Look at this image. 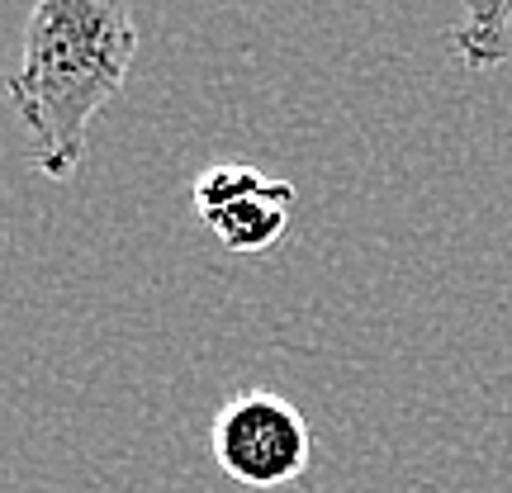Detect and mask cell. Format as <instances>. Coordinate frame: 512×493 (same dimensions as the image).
<instances>
[{
  "label": "cell",
  "mask_w": 512,
  "mask_h": 493,
  "mask_svg": "<svg viewBox=\"0 0 512 493\" xmlns=\"http://www.w3.org/2000/svg\"><path fill=\"white\" fill-rule=\"evenodd\" d=\"M508 24H512V0H460V24L451 34L460 62L475 67V72L503 67L512 57Z\"/></svg>",
  "instance_id": "obj_4"
},
{
  "label": "cell",
  "mask_w": 512,
  "mask_h": 493,
  "mask_svg": "<svg viewBox=\"0 0 512 493\" xmlns=\"http://www.w3.org/2000/svg\"><path fill=\"white\" fill-rule=\"evenodd\" d=\"M133 57V0H34L19 67L5 81L34 171L67 181L86 162L91 124L119 95Z\"/></svg>",
  "instance_id": "obj_1"
},
{
  "label": "cell",
  "mask_w": 512,
  "mask_h": 493,
  "mask_svg": "<svg viewBox=\"0 0 512 493\" xmlns=\"http://www.w3.org/2000/svg\"><path fill=\"white\" fill-rule=\"evenodd\" d=\"M219 470L242 489H280L309 470L313 432L285 394L242 389L214 413L209 432Z\"/></svg>",
  "instance_id": "obj_2"
},
{
  "label": "cell",
  "mask_w": 512,
  "mask_h": 493,
  "mask_svg": "<svg viewBox=\"0 0 512 493\" xmlns=\"http://www.w3.org/2000/svg\"><path fill=\"white\" fill-rule=\"evenodd\" d=\"M195 214L228 252H266L285 238L294 214V185L271 181L247 162H219L190 185Z\"/></svg>",
  "instance_id": "obj_3"
}]
</instances>
